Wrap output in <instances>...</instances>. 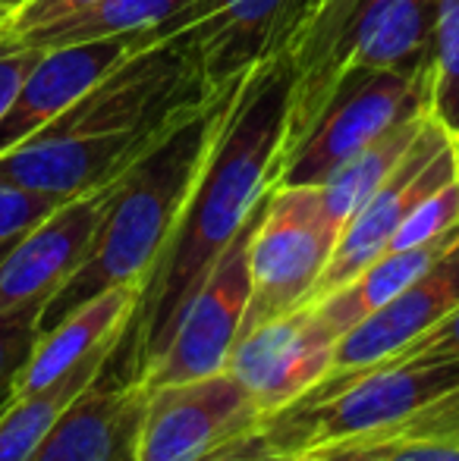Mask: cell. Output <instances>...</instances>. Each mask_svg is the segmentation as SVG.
I'll list each match as a JSON object with an SVG mask.
<instances>
[{
	"mask_svg": "<svg viewBox=\"0 0 459 461\" xmlns=\"http://www.w3.org/2000/svg\"><path fill=\"white\" fill-rule=\"evenodd\" d=\"M387 443L378 437H359L346 439V443L327 446V449L308 452L302 461H384Z\"/></svg>",
	"mask_w": 459,
	"mask_h": 461,
	"instance_id": "32",
	"label": "cell"
},
{
	"mask_svg": "<svg viewBox=\"0 0 459 461\" xmlns=\"http://www.w3.org/2000/svg\"><path fill=\"white\" fill-rule=\"evenodd\" d=\"M16 242H19V239H16ZM16 242H10V245H0V261H4V255H6V251H10V249H13V245H16Z\"/></svg>",
	"mask_w": 459,
	"mask_h": 461,
	"instance_id": "35",
	"label": "cell"
},
{
	"mask_svg": "<svg viewBox=\"0 0 459 461\" xmlns=\"http://www.w3.org/2000/svg\"><path fill=\"white\" fill-rule=\"evenodd\" d=\"M44 50L38 48H23V44H10L4 38L0 41V116L6 113V107L13 104L19 86L25 82V76L32 73Z\"/></svg>",
	"mask_w": 459,
	"mask_h": 461,
	"instance_id": "31",
	"label": "cell"
},
{
	"mask_svg": "<svg viewBox=\"0 0 459 461\" xmlns=\"http://www.w3.org/2000/svg\"><path fill=\"white\" fill-rule=\"evenodd\" d=\"M387 443L397 439H425V443H450L459 446V386L444 393L441 399L428 402L425 408H418L416 414L403 418L399 424L387 427L381 433H372Z\"/></svg>",
	"mask_w": 459,
	"mask_h": 461,
	"instance_id": "26",
	"label": "cell"
},
{
	"mask_svg": "<svg viewBox=\"0 0 459 461\" xmlns=\"http://www.w3.org/2000/svg\"><path fill=\"white\" fill-rule=\"evenodd\" d=\"M384 461H459V446L425 443V439H397V443H387Z\"/></svg>",
	"mask_w": 459,
	"mask_h": 461,
	"instance_id": "33",
	"label": "cell"
},
{
	"mask_svg": "<svg viewBox=\"0 0 459 461\" xmlns=\"http://www.w3.org/2000/svg\"><path fill=\"white\" fill-rule=\"evenodd\" d=\"M148 389L120 342L25 461H135Z\"/></svg>",
	"mask_w": 459,
	"mask_h": 461,
	"instance_id": "11",
	"label": "cell"
},
{
	"mask_svg": "<svg viewBox=\"0 0 459 461\" xmlns=\"http://www.w3.org/2000/svg\"><path fill=\"white\" fill-rule=\"evenodd\" d=\"M19 4H23V0H19Z\"/></svg>",
	"mask_w": 459,
	"mask_h": 461,
	"instance_id": "38",
	"label": "cell"
},
{
	"mask_svg": "<svg viewBox=\"0 0 459 461\" xmlns=\"http://www.w3.org/2000/svg\"><path fill=\"white\" fill-rule=\"evenodd\" d=\"M262 204L252 211L239 236L227 245V251L217 258L198 292L189 298L161 355L142 370L139 380L145 389L198 380V376L227 370V358L236 346L239 327H243L245 308H249V239L262 217Z\"/></svg>",
	"mask_w": 459,
	"mask_h": 461,
	"instance_id": "7",
	"label": "cell"
},
{
	"mask_svg": "<svg viewBox=\"0 0 459 461\" xmlns=\"http://www.w3.org/2000/svg\"><path fill=\"white\" fill-rule=\"evenodd\" d=\"M38 317L41 304L0 314V418L19 399V376L38 342Z\"/></svg>",
	"mask_w": 459,
	"mask_h": 461,
	"instance_id": "24",
	"label": "cell"
},
{
	"mask_svg": "<svg viewBox=\"0 0 459 461\" xmlns=\"http://www.w3.org/2000/svg\"><path fill=\"white\" fill-rule=\"evenodd\" d=\"M456 179V151L450 132L428 113L418 139L412 141L409 154L397 167L390 179L346 220L340 239L334 245V255L327 261L325 274L315 285L312 302L325 298L327 292L340 289L346 279L365 270L374 258H381L397 236L399 223L412 213V207L441 185Z\"/></svg>",
	"mask_w": 459,
	"mask_h": 461,
	"instance_id": "9",
	"label": "cell"
},
{
	"mask_svg": "<svg viewBox=\"0 0 459 461\" xmlns=\"http://www.w3.org/2000/svg\"><path fill=\"white\" fill-rule=\"evenodd\" d=\"M139 295L142 285L135 283L114 285V289L95 295L92 302L79 304L73 314H67L50 330L38 333L29 365L23 367V376H19V395L41 393L44 386H50L76 365H82L88 355L114 346L126 333Z\"/></svg>",
	"mask_w": 459,
	"mask_h": 461,
	"instance_id": "17",
	"label": "cell"
},
{
	"mask_svg": "<svg viewBox=\"0 0 459 461\" xmlns=\"http://www.w3.org/2000/svg\"><path fill=\"white\" fill-rule=\"evenodd\" d=\"M459 226V183L441 185L437 192H431L428 198H422L412 207L409 217L399 223L397 236L390 239L387 251H403L412 245H425L431 239L444 236V232L456 230Z\"/></svg>",
	"mask_w": 459,
	"mask_h": 461,
	"instance_id": "25",
	"label": "cell"
},
{
	"mask_svg": "<svg viewBox=\"0 0 459 461\" xmlns=\"http://www.w3.org/2000/svg\"><path fill=\"white\" fill-rule=\"evenodd\" d=\"M63 204L54 194H38L29 188H16L0 183V245H10L23 239L35 223H41L50 211Z\"/></svg>",
	"mask_w": 459,
	"mask_h": 461,
	"instance_id": "27",
	"label": "cell"
},
{
	"mask_svg": "<svg viewBox=\"0 0 459 461\" xmlns=\"http://www.w3.org/2000/svg\"><path fill=\"white\" fill-rule=\"evenodd\" d=\"M120 342V339H116ZM98 348L95 355H88L82 365H76L67 376H60L57 383L44 386L41 393H29L19 395L6 414L0 418V461H25L35 452V446L44 439V433L50 430L60 411L88 386V383L98 376V370L105 367V361L111 358V352L116 348Z\"/></svg>",
	"mask_w": 459,
	"mask_h": 461,
	"instance_id": "21",
	"label": "cell"
},
{
	"mask_svg": "<svg viewBox=\"0 0 459 461\" xmlns=\"http://www.w3.org/2000/svg\"><path fill=\"white\" fill-rule=\"evenodd\" d=\"M158 135H32L13 151L0 154V183L54 198H79L114 183L135 164Z\"/></svg>",
	"mask_w": 459,
	"mask_h": 461,
	"instance_id": "15",
	"label": "cell"
},
{
	"mask_svg": "<svg viewBox=\"0 0 459 461\" xmlns=\"http://www.w3.org/2000/svg\"><path fill=\"white\" fill-rule=\"evenodd\" d=\"M302 458L306 456L277 446L274 437L268 433V427H264V420H258V424L233 433L230 439H224L221 446H215V449L198 456L196 461H302Z\"/></svg>",
	"mask_w": 459,
	"mask_h": 461,
	"instance_id": "28",
	"label": "cell"
},
{
	"mask_svg": "<svg viewBox=\"0 0 459 461\" xmlns=\"http://www.w3.org/2000/svg\"><path fill=\"white\" fill-rule=\"evenodd\" d=\"M362 4H365V0H321L318 4L306 35L289 50V67H293V76H296L289 104L299 101V97L318 82V76L325 73L327 60H331V54L337 50V44L344 41L346 29L353 25Z\"/></svg>",
	"mask_w": 459,
	"mask_h": 461,
	"instance_id": "22",
	"label": "cell"
},
{
	"mask_svg": "<svg viewBox=\"0 0 459 461\" xmlns=\"http://www.w3.org/2000/svg\"><path fill=\"white\" fill-rule=\"evenodd\" d=\"M454 151H456V183H459V141H454Z\"/></svg>",
	"mask_w": 459,
	"mask_h": 461,
	"instance_id": "36",
	"label": "cell"
},
{
	"mask_svg": "<svg viewBox=\"0 0 459 461\" xmlns=\"http://www.w3.org/2000/svg\"><path fill=\"white\" fill-rule=\"evenodd\" d=\"M19 0H0V25H10V16L16 13Z\"/></svg>",
	"mask_w": 459,
	"mask_h": 461,
	"instance_id": "34",
	"label": "cell"
},
{
	"mask_svg": "<svg viewBox=\"0 0 459 461\" xmlns=\"http://www.w3.org/2000/svg\"><path fill=\"white\" fill-rule=\"evenodd\" d=\"M258 420L262 405L230 370L148 389L135 461H196Z\"/></svg>",
	"mask_w": 459,
	"mask_h": 461,
	"instance_id": "10",
	"label": "cell"
},
{
	"mask_svg": "<svg viewBox=\"0 0 459 461\" xmlns=\"http://www.w3.org/2000/svg\"><path fill=\"white\" fill-rule=\"evenodd\" d=\"M321 0H196L158 29L198 48L211 92H227L258 63L289 57Z\"/></svg>",
	"mask_w": 459,
	"mask_h": 461,
	"instance_id": "6",
	"label": "cell"
},
{
	"mask_svg": "<svg viewBox=\"0 0 459 461\" xmlns=\"http://www.w3.org/2000/svg\"><path fill=\"white\" fill-rule=\"evenodd\" d=\"M425 120H428V113H418V116H412V120H403V122H397V126H390L374 141H368L362 151H355L353 158L344 160V164L321 183L325 207L340 223V230H344L346 220L397 173V167L403 164V158L409 154L412 141L422 132Z\"/></svg>",
	"mask_w": 459,
	"mask_h": 461,
	"instance_id": "19",
	"label": "cell"
},
{
	"mask_svg": "<svg viewBox=\"0 0 459 461\" xmlns=\"http://www.w3.org/2000/svg\"><path fill=\"white\" fill-rule=\"evenodd\" d=\"M116 179L63 201L6 251L0 261V314L29 304H41L44 311L50 295L79 270L98 236Z\"/></svg>",
	"mask_w": 459,
	"mask_h": 461,
	"instance_id": "13",
	"label": "cell"
},
{
	"mask_svg": "<svg viewBox=\"0 0 459 461\" xmlns=\"http://www.w3.org/2000/svg\"><path fill=\"white\" fill-rule=\"evenodd\" d=\"M337 239L340 223L327 213L321 185L268 188L249 239L252 292L239 339L312 302Z\"/></svg>",
	"mask_w": 459,
	"mask_h": 461,
	"instance_id": "4",
	"label": "cell"
},
{
	"mask_svg": "<svg viewBox=\"0 0 459 461\" xmlns=\"http://www.w3.org/2000/svg\"><path fill=\"white\" fill-rule=\"evenodd\" d=\"M456 239H459V226L425 245H412V249H403V251H384V255L374 258L365 270H359L353 279H346L340 289L327 292L325 298L308 302V304H312L315 314H318L334 333L344 336L346 330H353L359 321L374 314L381 304H387L393 295H399L418 274H425L428 264L435 261V258H441Z\"/></svg>",
	"mask_w": 459,
	"mask_h": 461,
	"instance_id": "18",
	"label": "cell"
},
{
	"mask_svg": "<svg viewBox=\"0 0 459 461\" xmlns=\"http://www.w3.org/2000/svg\"><path fill=\"white\" fill-rule=\"evenodd\" d=\"M435 19L437 0H365L318 82L299 101L289 104L283 151L293 148L312 129V122L327 107L340 82L353 79V76L378 73V69L428 67Z\"/></svg>",
	"mask_w": 459,
	"mask_h": 461,
	"instance_id": "8",
	"label": "cell"
},
{
	"mask_svg": "<svg viewBox=\"0 0 459 461\" xmlns=\"http://www.w3.org/2000/svg\"><path fill=\"white\" fill-rule=\"evenodd\" d=\"M425 361H459V308L378 365H425Z\"/></svg>",
	"mask_w": 459,
	"mask_h": 461,
	"instance_id": "29",
	"label": "cell"
},
{
	"mask_svg": "<svg viewBox=\"0 0 459 461\" xmlns=\"http://www.w3.org/2000/svg\"><path fill=\"white\" fill-rule=\"evenodd\" d=\"M196 0H101L98 6L86 13H76L69 19H60L54 25L35 29L23 38H6L10 44H23V48H60V44L76 41H95V38L107 35H126V32H158L173 16Z\"/></svg>",
	"mask_w": 459,
	"mask_h": 461,
	"instance_id": "20",
	"label": "cell"
},
{
	"mask_svg": "<svg viewBox=\"0 0 459 461\" xmlns=\"http://www.w3.org/2000/svg\"><path fill=\"white\" fill-rule=\"evenodd\" d=\"M101 0H23L16 6V13L10 16V32L6 38H23L44 25H54L60 19H69L76 13H86L92 6H98Z\"/></svg>",
	"mask_w": 459,
	"mask_h": 461,
	"instance_id": "30",
	"label": "cell"
},
{
	"mask_svg": "<svg viewBox=\"0 0 459 461\" xmlns=\"http://www.w3.org/2000/svg\"><path fill=\"white\" fill-rule=\"evenodd\" d=\"M456 386L459 361L378 365L346 380L318 383L293 405L268 414L264 427L277 446L308 456L387 430Z\"/></svg>",
	"mask_w": 459,
	"mask_h": 461,
	"instance_id": "3",
	"label": "cell"
},
{
	"mask_svg": "<svg viewBox=\"0 0 459 461\" xmlns=\"http://www.w3.org/2000/svg\"><path fill=\"white\" fill-rule=\"evenodd\" d=\"M6 32H10V25H0V41L6 38Z\"/></svg>",
	"mask_w": 459,
	"mask_h": 461,
	"instance_id": "37",
	"label": "cell"
},
{
	"mask_svg": "<svg viewBox=\"0 0 459 461\" xmlns=\"http://www.w3.org/2000/svg\"><path fill=\"white\" fill-rule=\"evenodd\" d=\"M459 308V239L441 258L428 264L399 295L381 304L374 314L359 321L340 336L334 348L331 374L321 383H337L374 367L378 361L397 355L403 346L441 323L450 311Z\"/></svg>",
	"mask_w": 459,
	"mask_h": 461,
	"instance_id": "16",
	"label": "cell"
},
{
	"mask_svg": "<svg viewBox=\"0 0 459 461\" xmlns=\"http://www.w3.org/2000/svg\"><path fill=\"white\" fill-rule=\"evenodd\" d=\"M293 79L289 57H277L233 88L183 213L120 336L135 376L161 355L189 298L268 194L287 139Z\"/></svg>",
	"mask_w": 459,
	"mask_h": 461,
	"instance_id": "1",
	"label": "cell"
},
{
	"mask_svg": "<svg viewBox=\"0 0 459 461\" xmlns=\"http://www.w3.org/2000/svg\"><path fill=\"white\" fill-rule=\"evenodd\" d=\"M239 86V82H236ZM233 86V88H236ZM233 88L170 126L114 185L86 261L50 295L38 333L114 285H145L186 207Z\"/></svg>",
	"mask_w": 459,
	"mask_h": 461,
	"instance_id": "2",
	"label": "cell"
},
{
	"mask_svg": "<svg viewBox=\"0 0 459 461\" xmlns=\"http://www.w3.org/2000/svg\"><path fill=\"white\" fill-rule=\"evenodd\" d=\"M337 342L340 336L315 314L312 304H306L243 336L233 346L227 370L249 389L268 418L331 374Z\"/></svg>",
	"mask_w": 459,
	"mask_h": 461,
	"instance_id": "12",
	"label": "cell"
},
{
	"mask_svg": "<svg viewBox=\"0 0 459 461\" xmlns=\"http://www.w3.org/2000/svg\"><path fill=\"white\" fill-rule=\"evenodd\" d=\"M431 116L459 141V0H437L431 41Z\"/></svg>",
	"mask_w": 459,
	"mask_h": 461,
	"instance_id": "23",
	"label": "cell"
},
{
	"mask_svg": "<svg viewBox=\"0 0 459 461\" xmlns=\"http://www.w3.org/2000/svg\"><path fill=\"white\" fill-rule=\"evenodd\" d=\"M158 32H126L95 41H76L48 48L19 86L13 104L0 116V154L13 151L69 110L92 86H98L114 67L135 50L148 48Z\"/></svg>",
	"mask_w": 459,
	"mask_h": 461,
	"instance_id": "14",
	"label": "cell"
},
{
	"mask_svg": "<svg viewBox=\"0 0 459 461\" xmlns=\"http://www.w3.org/2000/svg\"><path fill=\"white\" fill-rule=\"evenodd\" d=\"M418 113H431V63L340 82L312 129L277 158L271 188L321 185L368 141Z\"/></svg>",
	"mask_w": 459,
	"mask_h": 461,
	"instance_id": "5",
	"label": "cell"
}]
</instances>
